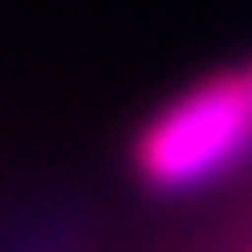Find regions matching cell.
I'll return each mask as SVG.
<instances>
[{
	"instance_id": "6da1fadb",
	"label": "cell",
	"mask_w": 252,
	"mask_h": 252,
	"mask_svg": "<svg viewBox=\"0 0 252 252\" xmlns=\"http://www.w3.org/2000/svg\"><path fill=\"white\" fill-rule=\"evenodd\" d=\"M252 145V94L220 89L163 117L145 145V173L163 187L220 178Z\"/></svg>"
}]
</instances>
